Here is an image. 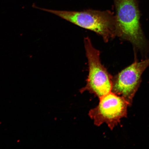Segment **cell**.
Wrapping results in <instances>:
<instances>
[{"label": "cell", "mask_w": 149, "mask_h": 149, "mask_svg": "<svg viewBox=\"0 0 149 149\" xmlns=\"http://www.w3.org/2000/svg\"><path fill=\"white\" fill-rule=\"evenodd\" d=\"M114 3L116 36L130 42L136 50L144 53L148 51V43L140 23L137 0H114Z\"/></svg>", "instance_id": "6da1fadb"}, {"label": "cell", "mask_w": 149, "mask_h": 149, "mask_svg": "<svg viewBox=\"0 0 149 149\" xmlns=\"http://www.w3.org/2000/svg\"><path fill=\"white\" fill-rule=\"evenodd\" d=\"M33 7L54 14L74 25L94 31L101 36L105 42L116 36L115 16L111 11L88 9L77 12L52 10L35 5Z\"/></svg>", "instance_id": "7a4b0ae2"}, {"label": "cell", "mask_w": 149, "mask_h": 149, "mask_svg": "<svg viewBox=\"0 0 149 149\" xmlns=\"http://www.w3.org/2000/svg\"><path fill=\"white\" fill-rule=\"evenodd\" d=\"M84 43L88 60V75L86 85L80 92L88 91L100 99L111 92L113 77L102 64L100 52L94 47L89 37L85 38Z\"/></svg>", "instance_id": "3957f363"}, {"label": "cell", "mask_w": 149, "mask_h": 149, "mask_svg": "<svg viewBox=\"0 0 149 149\" xmlns=\"http://www.w3.org/2000/svg\"><path fill=\"white\" fill-rule=\"evenodd\" d=\"M99 99L98 105L89 111V116L96 126L106 123L110 129L113 130L121 118L127 116L129 104L123 97L112 92Z\"/></svg>", "instance_id": "277c9868"}, {"label": "cell", "mask_w": 149, "mask_h": 149, "mask_svg": "<svg viewBox=\"0 0 149 149\" xmlns=\"http://www.w3.org/2000/svg\"><path fill=\"white\" fill-rule=\"evenodd\" d=\"M149 66V58L140 61H135L113 77L111 92L123 97L130 106L141 82V76Z\"/></svg>", "instance_id": "5b68a950"}]
</instances>
